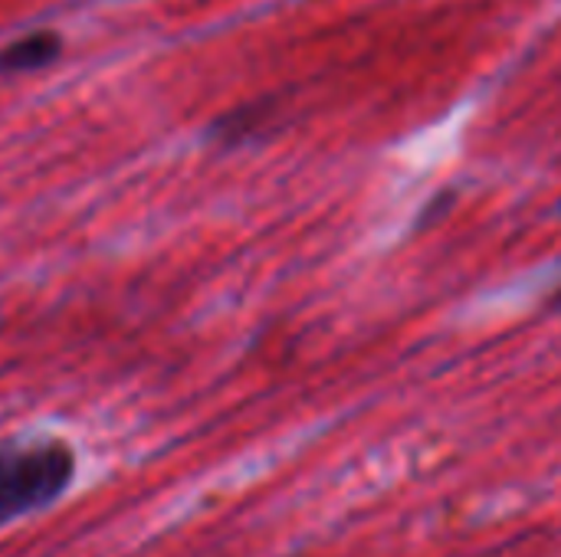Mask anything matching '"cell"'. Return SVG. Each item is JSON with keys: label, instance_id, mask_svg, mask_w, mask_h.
<instances>
[{"label": "cell", "instance_id": "cell-4", "mask_svg": "<svg viewBox=\"0 0 561 557\" xmlns=\"http://www.w3.org/2000/svg\"><path fill=\"white\" fill-rule=\"evenodd\" d=\"M549 309H556V312H561V286L549 295Z\"/></svg>", "mask_w": 561, "mask_h": 557}, {"label": "cell", "instance_id": "cell-2", "mask_svg": "<svg viewBox=\"0 0 561 557\" xmlns=\"http://www.w3.org/2000/svg\"><path fill=\"white\" fill-rule=\"evenodd\" d=\"M62 49H66V39L59 30H49V26L30 30L10 39L7 46H0V76H26V72L56 66L62 59Z\"/></svg>", "mask_w": 561, "mask_h": 557}, {"label": "cell", "instance_id": "cell-3", "mask_svg": "<svg viewBox=\"0 0 561 557\" xmlns=\"http://www.w3.org/2000/svg\"><path fill=\"white\" fill-rule=\"evenodd\" d=\"M273 121H276V102L260 98V102L237 105V108L224 112L220 118H214L207 138L220 148H240V144L263 138L273 128Z\"/></svg>", "mask_w": 561, "mask_h": 557}, {"label": "cell", "instance_id": "cell-5", "mask_svg": "<svg viewBox=\"0 0 561 557\" xmlns=\"http://www.w3.org/2000/svg\"><path fill=\"white\" fill-rule=\"evenodd\" d=\"M559 217H561V200H559Z\"/></svg>", "mask_w": 561, "mask_h": 557}, {"label": "cell", "instance_id": "cell-1", "mask_svg": "<svg viewBox=\"0 0 561 557\" xmlns=\"http://www.w3.org/2000/svg\"><path fill=\"white\" fill-rule=\"evenodd\" d=\"M76 483V453L59 437L0 440V529L56 506Z\"/></svg>", "mask_w": 561, "mask_h": 557}]
</instances>
